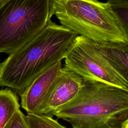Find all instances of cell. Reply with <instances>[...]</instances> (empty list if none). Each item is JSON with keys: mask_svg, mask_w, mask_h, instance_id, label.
<instances>
[{"mask_svg": "<svg viewBox=\"0 0 128 128\" xmlns=\"http://www.w3.org/2000/svg\"><path fill=\"white\" fill-rule=\"evenodd\" d=\"M78 36L50 20L38 34L0 62V86L20 94L39 74L62 61Z\"/></svg>", "mask_w": 128, "mask_h": 128, "instance_id": "6da1fadb", "label": "cell"}, {"mask_svg": "<svg viewBox=\"0 0 128 128\" xmlns=\"http://www.w3.org/2000/svg\"><path fill=\"white\" fill-rule=\"evenodd\" d=\"M54 116L72 128H128V90L83 80L76 98Z\"/></svg>", "mask_w": 128, "mask_h": 128, "instance_id": "7a4b0ae2", "label": "cell"}, {"mask_svg": "<svg viewBox=\"0 0 128 128\" xmlns=\"http://www.w3.org/2000/svg\"><path fill=\"white\" fill-rule=\"evenodd\" d=\"M61 25L98 44H128V33L108 4L98 0H50V16Z\"/></svg>", "mask_w": 128, "mask_h": 128, "instance_id": "3957f363", "label": "cell"}, {"mask_svg": "<svg viewBox=\"0 0 128 128\" xmlns=\"http://www.w3.org/2000/svg\"><path fill=\"white\" fill-rule=\"evenodd\" d=\"M50 0H4L0 4V53L10 54L50 20Z\"/></svg>", "mask_w": 128, "mask_h": 128, "instance_id": "277c9868", "label": "cell"}, {"mask_svg": "<svg viewBox=\"0 0 128 128\" xmlns=\"http://www.w3.org/2000/svg\"><path fill=\"white\" fill-rule=\"evenodd\" d=\"M64 58V66L83 80L128 90V81L112 67L98 51L95 42L89 38L78 36Z\"/></svg>", "mask_w": 128, "mask_h": 128, "instance_id": "5b68a950", "label": "cell"}, {"mask_svg": "<svg viewBox=\"0 0 128 128\" xmlns=\"http://www.w3.org/2000/svg\"><path fill=\"white\" fill-rule=\"evenodd\" d=\"M83 79L66 66L62 67L36 114L52 117L54 113L78 94Z\"/></svg>", "mask_w": 128, "mask_h": 128, "instance_id": "8992f818", "label": "cell"}, {"mask_svg": "<svg viewBox=\"0 0 128 128\" xmlns=\"http://www.w3.org/2000/svg\"><path fill=\"white\" fill-rule=\"evenodd\" d=\"M60 61L36 76L20 94L22 107L28 114H35L42 103L62 68Z\"/></svg>", "mask_w": 128, "mask_h": 128, "instance_id": "52a82bcc", "label": "cell"}, {"mask_svg": "<svg viewBox=\"0 0 128 128\" xmlns=\"http://www.w3.org/2000/svg\"><path fill=\"white\" fill-rule=\"evenodd\" d=\"M95 44L112 67L128 81V44L112 42Z\"/></svg>", "mask_w": 128, "mask_h": 128, "instance_id": "ba28073f", "label": "cell"}, {"mask_svg": "<svg viewBox=\"0 0 128 128\" xmlns=\"http://www.w3.org/2000/svg\"><path fill=\"white\" fill-rule=\"evenodd\" d=\"M18 98L10 88L0 90V128H3L20 108Z\"/></svg>", "mask_w": 128, "mask_h": 128, "instance_id": "9c48e42d", "label": "cell"}, {"mask_svg": "<svg viewBox=\"0 0 128 128\" xmlns=\"http://www.w3.org/2000/svg\"><path fill=\"white\" fill-rule=\"evenodd\" d=\"M26 118L29 128H66L52 117L44 114L27 113Z\"/></svg>", "mask_w": 128, "mask_h": 128, "instance_id": "30bf717a", "label": "cell"}, {"mask_svg": "<svg viewBox=\"0 0 128 128\" xmlns=\"http://www.w3.org/2000/svg\"><path fill=\"white\" fill-rule=\"evenodd\" d=\"M106 2L122 28L128 33V0H107Z\"/></svg>", "mask_w": 128, "mask_h": 128, "instance_id": "8fae6325", "label": "cell"}, {"mask_svg": "<svg viewBox=\"0 0 128 128\" xmlns=\"http://www.w3.org/2000/svg\"><path fill=\"white\" fill-rule=\"evenodd\" d=\"M3 128H29L26 116L19 108Z\"/></svg>", "mask_w": 128, "mask_h": 128, "instance_id": "7c38bea8", "label": "cell"}, {"mask_svg": "<svg viewBox=\"0 0 128 128\" xmlns=\"http://www.w3.org/2000/svg\"><path fill=\"white\" fill-rule=\"evenodd\" d=\"M4 0H0V4L1 2H2Z\"/></svg>", "mask_w": 128, "mask_h": 128, "instance_id": "4fadbf2b", "label": "cell"}]
</instances>
